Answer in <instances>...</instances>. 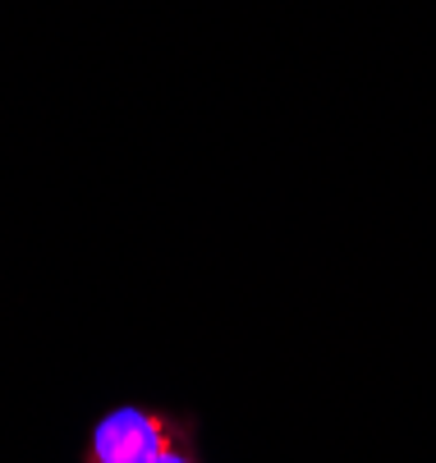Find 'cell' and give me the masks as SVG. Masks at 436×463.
<instances>
[{
	"mask_svg": "<svg viewBox=\"0 0 436 463\" xmlns=\"http://www.w3.org/2000/svg\"><path fill=\"white\" fill-rule=\"evenodd\" d=\"M156 463H203V458H198V445H194V436H189V440H179L175 449H166Z\"/></svg>",
	"mask_w": 436,
	"mask_h": 463,
	"instance_id": "2",
	"label": "cell"
},
{
	"mask_svg": "<svg viewBox=\"0 0 436 463\" xmlns=\"http://www.w3.org/2000/svg\"><path fill=\"white\" fill-rule=\"evenodd\" d=\"M194 427L161 409H115L88 436V463H156L166 449L189 440Z\"/></svg>",
	"mask_w": 436,
	"mask_h": 463,
	"instance_id": "1",
	"label": "cell"
}]
</instances>
